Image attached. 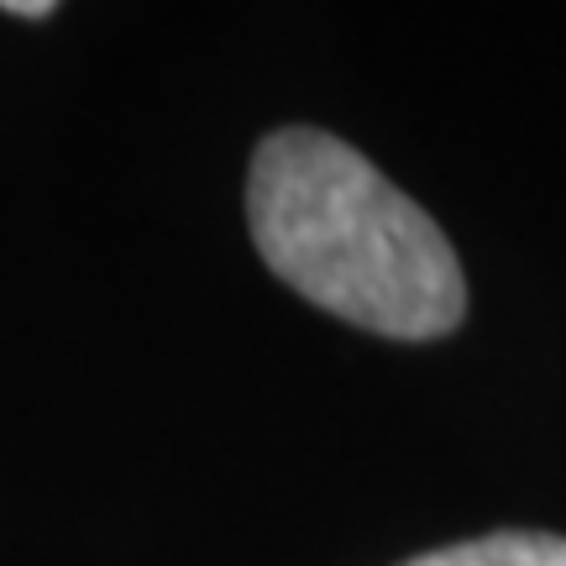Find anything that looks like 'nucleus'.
<instances>
[{
    "mask_svg": "<svg viewBox=\"0 0 566 566\" xmlns=\"http://www.w3.org/2000/svg\"><path fill=\"white\" fill-rule=\"evenodd\" d=\"M405 566H566V541L546 535V530H499L483 541L424 551Z\"/></svg>",
    "mask_w": 566,
    "mask_h": 566,
    "instance_id": "obj_2",
    "label": "nucleus"
},
{
    "mask_svg": "<svg viewBox=\"0 0 566 566\" xmlns=\"http://www.w3.org/2000/svg\"><path fill=\"white\" fill-rule=\"evenodd\" d=\"M247 221L263 263L294 294L363 331L436 342L467 315L446 231L331 132L283 126L258 142Z\"/></svg>",
    "mask_w": 566,
    "mask_h": 566,
    "instance_id": "obj_1",
    "label": "nucleus"
},
{
    "mask_svg": "<svg viewBox=\"0 0 566 566\" xmlns=\"http://www.w3.org/2000/svg\"><path fill=\"white\" fill-rule=\"evenodd\" d=\"M0 11H6V17H32V21H42V17H53V0H6Z\"/></svg>",
    "mask_w": 566,
    "mask_h": 566,
    "instance_id": "obj_3",
    "label": "nucleus"
}]
</instances>
